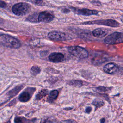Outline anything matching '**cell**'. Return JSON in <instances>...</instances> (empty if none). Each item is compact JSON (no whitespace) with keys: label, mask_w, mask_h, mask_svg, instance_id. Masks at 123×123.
Masks as SVG:
<instances>
[{"label":"cell","mask_w":123,"mask_h":123,"mask_svg":"<svg viewBox=\"0 0 123 123\" xmlns=\"http://www.w3.org/2000/svg\"><path fill=\"white\" fill-rule=\"evenodd\" d=\"M0 43L10 48L17 49L20 46V43L17 39L6 34L0 35Z\"/></svg>","instance_id":"6da1fadb"},{"label":"cell","mask_w":123,"mask_h":123,"mask_svg":"<svg viewBox=\"0 0 123 123\" xmlns=\"http://www.w3.org/2000/svg\"><path fill=\"white\" fill-rule=\"evenodd\" d=\"M68 51L71 55L79 59H84L88 56V51L84 48L78 46L68 47Z\"/></svg>","instance_id":"7a4b0ae2"},{"label":"cell","mask_w":123,"mask_h":123,"mask_svg":"<svg viewBox=\"0 0 123 123\" xmlns=\"http://www.w3.org/2000/svg\"><path fill=\"white\" fill-rule=\"evenodd\" d=\"M104 42L108 44H117L123 42V33L115 32L108 35L104 39Z\"/></svg>","instance_id":"3957f363"},{"label":"cell","mask_w":123,"mask_h":123,"mask_svg":"<svg viewBox=\"0 0 123 123\" xmlns=\"http://www.w3.org/2000/svg\"><path fill=\"white\" fill-rule=\"evenodd\" d=\"M29 5L23 2H20L14 5L12 8V12L16 15L21 16L27 14L30 11Z\"/></svg>","instance_id":"277c9868"},{"label":"cell","mask_w":123,"mask_h":123,"mask_svg":"<svg viewBox=\"0 0 123 123\" xmlns=\"http://www.w3.org/2000/svg\"><path fill=\"white\" fill-rule=\"evenodd\" d=\"M84 25H103L106 26H109L112 27H119L120 25L118 22L115 20L112 19H100L96 20L91 21H87L83 23Z\"/></svg>","instance_id":"5b68a950"},{"label":"cell","mask_w":123,"mask_h":123,"mask_svg":"<svg viewBox=\"0 0 123 123\" xmlns=\"http://www.w3.org/2000/svg\"><path fill=\"white\" fill-rule=\"evenodd\" d=\"M48 37L54 41H64L67 39V36L65 33L58 31L50 32L48 34Z\"/></svg>","instance_id":"8992f818"},{"label":"cell","mask_w":123,"mask_h":123,"mask_svg":"<svg viewBox=\"0 0 123 123\" xmlns=\"http://www.w3.org/2000/svg\"><path fill=\"white\" fill-rule=\"evenodd\" d=\"M71 9L75 13L79 15H82L85 16H89L91 15H97L98 13V12L97 10H89V9H85V8L78 9L75 8H72Z\"/></svg>","instance_id":"52a82bcc"},{"label":"cell","mask_w":123,"mask_h":123,"mask_svg":"<svg viewBox=\"0 0 123 123\" xmlns=\"http://www.w3.org/2000/svg\"><path fill=\"white\" fill-rule=\"evenodd\" d=\"M54 18V16L47 12H43L38 15V22L49 23L51 22Z\"/></svg>","instance_id":"ba28073f"},{"label":"cell","mask_w":123,"mask_h":123,"mask_svg":"<svg viewBox=\"0 0 123 123\" xmlns=\"http://www.w3.org/2000/svg\"><path fill=\"white\" fill-rule=\"evenodd\" d=\"M49 60L53 62H62L64 60V56L62 53L54 52L49 55Z\"/></svg>","instance_id":"9c48e42d"},{"label":"cell","mask_w":123,"mask_h":123,"mask_svg":"<svg viewBox=\"0 0 123 123\" xmlns=\"http://www.w3.org/2000/svg\"><path fill=\"white\" fill-rule=\"evenodd\" d=\"M104 71L109 74H113L118 70L117 65L113 62L107 63L103 67Z\"/></svg>","instance_id":"30bf717a"},{"label":"cell","mask_w":123,"mask_h":123,"mask_svg":"<svg viewBox=\"0 0 123 123\" xmlns=\"http://www.w3.org/2000/svg\"><path fill=\"white\" fill-rule=\"evenodd\" d=\"M108 33V32L106 30L101 28H98L94 30L92 32L93 35L96 37H105Z\"/></svg>","instance_id":"8fae6325"},{"label":"cell","mask_w":123,"mask_h":123,"mask_svg":"<svg viewBox=\"0 0 123 123\" xmlns=\"http://www.w3.org/2000/svg\"><path fill=\"white\" fill-rule=\"evenodd\" d=\"M31 98V96L27 92H24L22 93L19 98V99L21 102H27Z\"/></svg>","instance_id":"7c38bea8"},{"label":"cell","mask_w":123,"mask_h":123,"mask_svg":"<svg viewBox=\"0 0 123 123\" xmlns=\"http://www.w3.org/2000/svg\"><path fill=\"white\" fill-rule=\"evenodd\" d=\"M92 104L95 105L96 107L99 108V107L102 106L104 104V103L103 101V100H102L99 98H96L93 101Z\"/></svg>","instance_id":"4fadbf2b"},{"label":"cell","mask_w":123,"mask_h":123,"mask_svg":"<svg viewBox=\"0 0 123 123\" xmlns=\"http://www.w3.org/2000/svg\"><path fill=\"white\" fill-rule=\"evenodd\" d=\"M68 84L75 86L80 87L83 85V82L80 80H72L69 81Z\"/></svg>","instance_id":"5bb4252c"},{"label":"cell","mask_w":123,"mask_h":123,"mask_svg":"<svg viewBox=\"0 0 123 123\" xmlns=\"http://www.w3.org/2000/svg\"><path fill=\"white\" fill-rule=\"evenodd\" d=\"M27 20L31 22H38V15L37 14H34L29 16L27 18Z\"/></svg>","instance_id":"9a60e30c"},{"label":"cell","mask_w":123,"mask_h":123,"mask_svg":"<svg viewBox=\"0 0 123 123\" xmlns=\"http://www.w3.org/2000/svg\"><path fill=\"white\" fill-rule=\"evenodd\" d=\"M40 68L37 66H34L31 69V73L34 75H36L37 74L40 73Z\"/></svg>","instance_id":"2e32d148"},{"label":"cell","mask_w":123,"mask_h":123,"mask_svg":"<svg viewBox=\"0 0 123 123\" xmlns=\"http://www.w3.org/2000/svg\"><path fill=\"white\" fill-rule=\"evenodd\" d=\"M48 92V90L47 89H43L40 92H39V93L37 95V99H41L43 97L45 96L46 95H47Z\"/></svg>","instance_id":"e0dca14e"},{"label":"cell","mask_w":123,"mask_h":123,"mask_svg":"<svg viewBox=\"0 0 123 123\" xmlns=\"http://www.w3.org/2000/svg\"><path fill=\"white\" fill-rule=\"evenodd\" d=\"M58 95H59L58 91L56 90H54L51 91L50 92L49 97H50V98L54 99H56L57 98Z\"/></svg>","instance_id":"ac0fdd59"},{"label":"cell","mask_w":123,"mask_h":123,"mask_svg":"<svg viewBox=\"0 0 123 123\" xmlns=\"http://www.w3.org/2000/svg\"><path fill=\"white\" fill-rule=\"evenodd\" d=\"M96 89L99 92H105L110 90V88L106 87L104 86H99L96 88Z\"/></svg>","instance_id":"d6986e66"},{"label":"cell","mask_w":123,"mask_h":123,"mask_svg":"<svg viewBox=\"0 0 123 123\" xmlns=\"http://www.w3.org/2000/svg\"><path fill=\"white\" fill-rule=\"evenodd\" d=\"M23 119L21 117H16L14 119V123H24Z\"/></svg>","instance_id":"ffe728a7"},{"label":"cell","mask_w":123,"mask_h":123,"mask_svg":"<svg viewBox=\"0 0 123 123\" xmlns=\"http://www.w3.org/2000/svg\"><path fill=\"white\" fill-rule=\"evenodd\" d=\"M62 12L64 13H68L70 12V10L67 8H63L62 9Z\"/></svg>","instance_id":"44dd1931"},{"label":"cell","mask_w":123,"mask_h":123,"mask_svg":"<svg viewBox=\"0 0 123 123\" xmlns=\"http://www.w3.org/2000/svg\"><path fill=\"white\" fill-rule=\"evenodd\" d=\"M6 6V3L3 1H0V7L5 8Z\"/></svg>","instance_id":"7402d4cb"},{"label":"cell","mask_w":123,"mask_h":123,"mask_svg":"<svg viewBox=\"0 0 123 123\" xmlns=\"http://www.w3.org/2000/svg\"><path fill=\"white\" fill-rule=\"evenodd\" d=\"M91 2L95 5H97V6H100L101 4V3L98 1H91Z\"/></svg>","instance_id":"603a6c76"},{"label":"cell","mask_w":123,"mask_h":123,"mask_svg":"<svg viewBox=\"0 0 123 123\" xmlns=\"http://www.w3.org/2000/svg\"><path fill=\"white\" fill-rule=\"evenodd\" d=\"M40 123H51L50 121L48 120V119H42L41 120Z\"/></svg>","instance_id":"cb8c5ba5"},{"label":"cell","mask_w":123,"mask_h":123,"mask_svg":"<svg viewBox=\"0 0 123 123\" xmlns=\"http://www.w3.org/2000/svg\"><path fill=\"white\" fill-rule=\"evenodd\" d=\"M91 109H92L91 107H87L86 108V112H87V113H89L91 111Z\"/></svg>","instance_id":"d4e9b609"},{"label":"cell","mask_w":123,"mask_h":123,"mask_svg":"<svg viewBox=\"0 0 123 123\" xmlns=\"http://www.w3.org/2000/svg\"><path fill=\"white\" fill-rule=\"evenodd\" d=\"M105 120V119L104 118H102L100 120V123H104Z\"/></svg>","instance_id":"484cf974"},{"label":"cell","mask_w":123,"mask_h":123,"mask_svg":"<svg viewBox=\"0 0 123 123\" xmlns=\"http://www.w3.org/2000/svg\"><path fill=\"white\" fill-rule=\"evenodd\" d=\"M121 20L122 22L123 23V15L121 16Z\"/></svg>","instance_id":"4316f807"}]
</instances>
